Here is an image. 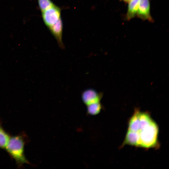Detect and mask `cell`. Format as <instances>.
Returning a JSON list of instances; mask_svg holds the SVG:
<instances>
[{
  "label": "cell",
  "mask_w": 169,
  "mask_h": 169,
  "mask_svg": "<svg viewBox=\"0 0 169 169\" xmlns=\"http://www.w3.org/2000/svg\"><path fill=\"white\" fill-rule=\"evenodd\" d=\"M0 127H1V125H0Z\"/></svg>",
  "instance_id": "9a60e30c"
},
{
  "label": "cell",
  "mask_w": 169,
  "mask_h": 169,
  "mask_svg": "<svg viewBox=\"0 0 169 169\" xmlns=\"http://www.w3.org/2000/svg\"><path fill=\"white\" fill-rule=\"evenodd\" d=\"M24 136L23 135L19 134L10 137L5 148L19 167L29 163L25 155L26 141Z\"/></svg>",
  "instance_id": "6da1fadb"
},
{
  "label": "cell",
  "mask_w": 169,
  "mask_h": 169,
  "mask_svg": "<svg viewBox=\"0 0 169 169\" xmlns=\"http://www.w3.org/2000/svg\"><path fill=\"white\" fill-rule=\"evenodd\" d=\"M63 24L61 18L48 29L56 40L59 47L62 49L64 48L62 40Z\"/></svg>",
  "instance_id": "5b68a950"
},
{
  "label": "cell",
  "mask_w": 169,
  "mask_h": 169,
  "mask_svg": "<svg viewBox=\"0 0 169 169\" xmlns=\"http://www.w3.org/2000/svg\"><path fill=\"white\" fill-rule=\"evenodd\" d=\"M139 0H131L129 4L126 16V19L130 20L135 17L137 13Z\"/></svg>",
  "instance_id": "9c48e42d"
},
{
  "label": "cell",
  "mask_w": 169,
  "mask_h": 169,
  "mask_svg": "<svg viewBox=\"0 0 169 169\" xmlns=\"http://www.w3.org/2000/svg\"><path fill=\"white\" fill-rule=\"evenodd\" d=\"M126 145L140 147V136L138 132L127 130L121 147Z\"/></svg>",
  "instance_id": "52a82bcc"
},
{
  "label": "cell",
  "mask_w": 169,
  "mask_h": 169,
  "mask_svg": "<svg viewBox=\"0 0 169 169\" xmlns=\"http://www.w3.org/2000/svg\"><path fill=\"white\" fill-rule=\"evenodd\" d=\"M125 3H129L131 0H122Z\"/></svg>",
  "instance_id": "5bb4252c"
},
{
  "label": "cell",
  "mask_w": 169,
  "mask_h": 169,
  "mask_svg": "<svg viewBox=\"0 0 169 169\" xmlns=\"http://www.w3.org/2000/svg\"><path fill=\"white\" fill-rule=\"evenodd\" d=\"M61 8L55 4L42 12L44 22L48 28L53 25L61 17Z\"/></svg>",
  "instance_id": "3957f363"
},
{
  "label": "cell",
  "mask_w": 169,
  "mask_h": 169,
  "mask_svg": "<svg viewBox=\"0 0 169 169\" xmlns=\"http://www.w3.org/2000/svg\"><path fill=\"white\" fill-rule=\"evenodd\" d=\"M139 110L136 109L134 114L129 120L128 130L137 132L140 128L139 121L138 117Z\"/></svg>",
  "instance_id": "ba28073f"
},
{
  "label": "cell",
  "mask_w": 169,
  "mask_h": 169,
  "mask_svg": "<svg viewBox=\"0 0 169 169\" xmlns=\"http://www.w3.org/2000/svg\"><path fill=\"white\" fill-rule=\"evenodd\" d=\"M138 132L140 136V147L147 149L159 147V127L153 120Z\"/></svg>",
  "instance_id": "7a4b0ae2"
},
{
  "label": "cell",
  "mask_w": 169,
  "mask_h": 169,
  "mask_svg": "<svg viewBox=\"0 0 169 169\" xmlns=\"http://www.w3.org/2000/svg\"><path fill=\"white\" fill-rule=\"evenodd\" d=\"M38 7L43 12L55 5L51 0H37Z\"/></svg>",
  "instance_id": "4fadbf2b"
},
{
  "label": "cell",
  "mask_w": 169,
  "mask_h": 169,
  "mask_svg": "<svg viewBox=\"0 0 169 169\" xmlns=\"http://www.w3.org/2000/svg\"><path fill=\"white\" fill-rule=\"evenodd\" d=\"M138 117L140 124L139 131L149 124L153 120L148 113L146 112H141L139 110L138 112Z\"/></svg>",
  "instance_id": "30bf717a"
},
{
  "label": "cell",
  "mask_w": 169,
  "mask_h": 169,
  "mask_svg": "<svg viewBox=\"0 0 169 169\" xmlns=\"http://www.w3.org/2000/svg\"><path fill=\"white\" fill-rule=\"evenodd\" d=\"M10 136L3 129L0 127V148L5 149Z\"/></svg>",
  "instance_id": "7c38bea8"
},
{
  "label": "cell",
  "mask_w": 169,
  "mask_h": 169,
  "mask_svg": "<svg viewBox=\"0 0 169 169\" xmlns=\"http://www.w3.org/2000/svg\"><path fill=\"white\" fill-rule=\"evenodd\" d=\"M88 114L90 115H95L98 114L102 109V106L100 102L94 103L87 106Z\"/></svg>",
  "instance_id": "8fae6325"
},
{
  "label": "cell",
  "mask_w": 169,
  "mask_h": 169,
  "mask_svg": "<svg viewBox=\"0 0 169 169\" xmlns=\"http://www.w3.org/2000/svg\"><path fill=\"white\" fill-rule=\"evenodd\" d=\"M102 94L94 89L89 88L84 90L81 94L82 101L86 106L92 104L100 102Z\"/></svg>",
  "instance_id": "277c9868"
},
{
  "label": "cell",
  "mask_w": 169,
  "mask_h": 169,
  "mask_svg": "<svg viewBox=\"0 0 169 169\" xmlns=\"http://www.w3.org/2000/svg\"><path fill=\"white\" fill-rule=\"evenodd\" d=\"M149 0H139L137 17L143 20H147L152 22L154 20L150 14Z\"/></svg>",
  "instance_id": "8992f818"
}]
</instances>
